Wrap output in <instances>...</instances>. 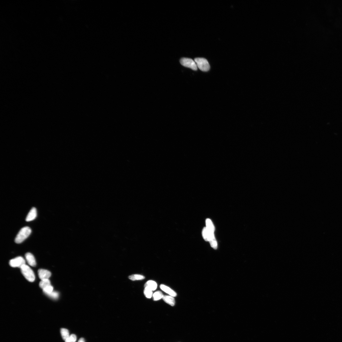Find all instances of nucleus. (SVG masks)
Instances as JSON below:
<instances>
[{
    "label": "nucleus",
    "instance_id": "f257e3e1",
    "mask_svg": "<svg viewBox=\"0 0 342 342\" xmlns=\"http://www.w3.org/2000/svg\"><path fill=\"white\" fill-rule=\"evenodd\" d=\"M31 229L28 227H26L21 229L15 238V242L17 244L22 242L31 234Z\"/></svg>",
    "mask_w": 342,
    "mask_h": 342
},
{
    "label": "nucleus",
    "instance_id": "f03ea898",
    "mask_svg": "<svg viewBox=\"0 0 342 342\" xmlns=\"http://www.w3.org/2000/svg\"><path fill=\"white\" fill-rule=\"evenodd\" d=\"M21 273L29 281L33 282L35 279V276L33 271L28 265H24L20 268Z\"/></svg>",
    "mask_w": 342,
    "mask_h": 342
},
{
    "label": "nucleus",
    "instance_id": "7ed1b4c3",
    "mask_svg": "<svg viewBox=\"0 0 342 342\" xmlns=\"http://www.w3.org/2000/svg\"><path fill=\"white\" fill-rule=\"evenodd\" d=\"M194 61L198 68L201 71L207 72L209 70V64L206 59L203 58H197L195 59Z\"/></svg>",
    "mask_w": 342,
    "mask_h": 342
},
{
    "label": "nucleus",
    "instance_id": "20e7f679",
    "mask_svg": "<svg viewBox=\"0 0 342 342\" xmlns=\"http://www.w3.org/2000/svg\"><path fill=\"white\" fill-rule=\"evenodd\" d=\"M180 63L183 66L190 68L194 71H197V69L196 63L191 59L183 58L180 60Z\"/></svg>",
    "mask_w": 342,
    "mask_h": 342
},
{
    "label": "nucleus",
    "instance_id": "39448f33",
    "mask_svg": "<svg viewBox=\"0 0 342 342\" xmlns=\"http://www.w3.org/2000/svg\"><path fill=\"white\" fill-rule=\"evenodd\" d=\"M25 264V259L20 256L12 259L9 262L10 266L13 267H19L20 268L23 265Z\"/></svg>",
    "mask_w": 342,
    "mask_h": 342
},
{
    "label": "nucleus",
    "instance_id": "423d86ee",
    "mask_svg": "<svg viewBox=\"0 0 342 342\" xmlns=\"http://www.w3.org/2000/svg\"><path fill=\"white\" fill-rule=\"evenodd\" d=\"M38 273L39 279L41 280L48 279L51 275L49 271L43 269H39L38 271Z\"/></svg>",
    "mask_w": 342,
    "mask_h": 342
},
{
    "label": "nucleus",
    "instance_id": "0eeeda50",
    "mask_svg": "<svg viewBox=\"0 0 342 342\" xmlns=\"http://www.w3.org/2000/svg\"><path fill=\"white\" fill-rule=\"evenodd\" d=\"M26 260L28 264L32 267H35L36 262L34 256L30 253H27L25 255Z\"/></svg>",
    "mask_w": 342,
    "mask_h": 342
},
{
    "label": "nucleus",
    "instance_id": "6e6552de",
    "mask_svg": "<svg viewBox=\"0 0 342 342\" xmlns=\"http://www.w3.org/2000/svg\"><path fill=\"white\" fill-rule=\"evenodd\" d=\"M36 216H37V211L35 207H33L30 210L28 215H27L26 221L27 222L32 221L36 218Z\"/></svg>",
    "mask_w": 342,
    "mask_h": 342
},
{
    "label": "nucleus",
    "instance_id": "1a4fd4ad",
    "mask_svg": "<svg viewBox=\"0 0 342 342\" xmlns=\"http://www.w3.org/2000/svg\"><path fill=\"white\" fill-rule=\"evenodd\" d=\"M160 288L162 290L173 297H175L177 295L176 293L169 287L164 285H161Z\"/></svg>",
    "mask_w": 342,
    "mask_h": 342
},
{
    "label": "nucleus",
    "instance_id": "9d476101",
    "mask_svg": "<svg viewBox=\"0 0 342 342\" xmlns=\"http://www.w3.org/2000/svg\"><path fill=\"white\" fill-rule=\"evenodd\" d=\"M163 299L165 302L171 306H174L175 301L174 298L172 296H164Z\"/></svg>",
    "mask_w": 342,
    "mask_h": 342
},
{
    "label": "nucleus",
    "instance_id": "9b49d317",
    "mask_svg": "<svg viewBox=\"0 0 342 342\" xmlns=\"http://www.w3.org/2000/svg\"><path fill=\"white\" fill-rule=\"evenodd\" d=\"M145 287H147L152 291H154L157 288V283L154 281L149 280L145 283Z\"/></svg>",
    "mask_w": 342,
    "mask_h": 342
},
{
    "label": "nucleus",
    "instance_id": "f8f14e48",
    "mask_svg": "<svg viewBox=\"0 0 342 342\" xmlns=\"http://www.w3.org/2000/svg\"><path fill=\"white\" fill-rule=\"evenodd\" d=\"M61 334L63 339L65 341L69 337V332L68 330L62 328L61 329Z\"/></svg>",
    "mask_w": 342,
    "mask_h": 342
},
{
    "label": "nucleus",
    "instance_id": "ddd939ff",
    "mask_svg": "<svg viewBox=\"0 0 342 342\" xmlns=\"http://www.w3.org/2000/svg\"><path fill=\"white\" fill-rule=\"evenodd\" d=\"M206 228L208 230L213 232L215 231V228L212 221L209 219H207L206 220Z\"/></svg>",
    "mask_w": 342,
    "mask_h": 342
},
{
    "label": "nucleus",
    "instance_id": "4468645a",
    "mask_svg": "<svg viewBox=\"0 0 342 342\" xmlns=\"http://www.w3.org/2000/svg\"><path fill=\"white\" fill-rule=\"evenodd\" d=\"M51 285L50 281L48 279L41 280L39 284V286L42 289Z\"/></svg>",
    "mask_w": 342,
    "mask_h": 342
},
{
    "label": "nucleus",
    "instance_id": "2eb2a0df",
    "mask_svg": "<svg viewBox=\"0 0 342 342\" xmlns=\"http://www.w3.org/2000/svg\"><path fill=\"white\" fill-rule=\"evenodd\" d=\"M164 295L160 291H157L155 292L153 295V300L154 301H158L160 300L162 298H163L164 297Z\"/></svg>",
    "mask_w": 342,
    "mask_h": 342
},
{
    "label": "nucleus",
    "instance_id": "dca6fc26",
    "mask_svg": "<svg viewBox=\"0 0 342 342\" xmlns=\"http://www.w3.org/2000/svg\"><path fill=\"white\" fill-rule=\"evenodd\" d=\"M129 279L133 281L142 280L145 279V277L139 274H134L129 277Z\"/></svg>",
    "mask_w": 342,
    "mask_h": 342
},
{
    "label": "nucleus",
    "instance_id": "f3484780",
    "mask_svg": "<svg viewBox=\"0 0 342 342\" xmlns=\"http://www.w3.org/2000/svg\"><path fill=\"white\" fill-rule=\"evenodd\" d=\"M152 290L147 287H145L144 290V294L145 297L148 298H151L152 295Z\"/></svg>",
    "mask_w": 342,
    "mask_h": 342
},
{
    "label": "nucleus",
    "instance_id": "a211bd4d",
    "mask_svg": "<svg viewBox=\"0 0 342 342\" xmlns=\"http://www.w3.org/2000/svg\"><path fill=\"white\" fill-rule=\"evenodd\" d=\"M46 295L51 298L55 299V300L59 298V293L58 292L54 291Z\"/></svg>",
    "mask_w": 342,
    "mask_h": 342
},
{
    "label": "nucleus",
    "instance_id": "6ab92c4d",
    "mask_svg": "<svg viewBox=\"0 0 342 342\" xmlns=\"http://www.w3.org/2000/svg\"><path fill=\"white\" fill-rule=\"evenodd\" d=\"M43 291L44 294L46 295L50 294L51 292L53 291V287L51 285H49L44 289H42Z\"/></svg>",
    "mask_w": 342,
    "mask_h": 342
},
{
    "label": "nucleus",
    "instance_id": "aec40b11",
    "mask_svg": "<svg viewBox=\"0 0 342 342\" xmlns=\"http://www.w3.org/2000/svg\"><path fill=\"white\" fill-rule=\"evenodd\" d=\"M203 236L204 239L206 241H208V233L206 227L204 228L203 231Z\"/></svg>",
    "mask_w": 342,
    "mask_h": 342
},
{
    "label": "nucleus",
    "instance_id": "412c9836",
    "mask_svg": "<svg viewBox=\"0 0 342 342\" xmlns=\"http://www.w3.org/2000/svg\"><path fill=\"white\" fill-rule=\"evenodd\" d=\"M69 338L73 342H75L76 340V337L74 334H72L70 335Z\"/></svg>",
    "mask_w": 342,
    "mask_h": 342
},
{
    "label": "nucleus",
    "instance_id": "4be33fe9",
    "mask_svg": "<svg viewBox=\"0 0 342 342\" xmlns=\"http://www.w3.org/2000/svg\"><path fill=\"white\" fill-rule=\"evenodd\" d=\"M78 342H85L84 339L83 338H81L79 339Z\"/></svg>",
    "mask_w": 342,
    "mask_h": 342
},
{
    "label": "nucleus",
    "instance_id": "5701e85b",
    "mask_svg": "<svg viewBox=\"0 0 342 342\" xmlns=\"http://www.w3.org/2000/svg\"><path fill=\"white\" fill-rule=\"evenodd\" d=\"M65 342H73L71 340L69 339V338L67 339L65 341Z\"/></svg>",
    "mask_w": 342,
    "mask_h": 342
}]
</instances>
